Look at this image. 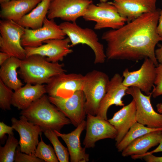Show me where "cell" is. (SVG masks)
<instances>
[{"label": "cell", "mask_w": 162, "mask_h": 162, "mask_svg": "<svg viewBox=\"0 0 162 162\" xmlns=\"http://www.w3.org/2000/svg\"><path fill=\"white\" fill-rule=\"evenodd\" d=\"M160 10L144 14L118 29L104 32L101 38L107 43L106 58L138 61L148 58L157 66L155 47L162 41L157 31Z\"/></svg>", "instance_id": "obj_1"}, {"label": "cell", "mask_w": 162, "mask_h": 162, "mask_svg": "<svg viewBox=\"0 0 162 162\" xmlns=\"http://www.w3.org/2000/svg\"><path fill=\"white\" fill-rule=\"evenodd\" d=\"M20 114L39 126L42 132L49 129L60 132L64 125L71 124L69 119L50 101L49 96L45 94L26 109L22 110Z\"/></svg>", "instance_id": "obj_2"}, {"label": "cell", "mask_w": 162, "mask_h": 162, "mask_svg": "<svg viewBox=\"0 0 162 162\" xmlns=\"http://www.w3.org/2000/svg\"><path fill=\"white\" fill-rule=\"evenodd\" d=\"M66 71L63 64L50 62L45 57L34 55L21 60L18 73L26 83L43 84Z\"/></svg>", "instance_id": "obj_3"}, {"label": "cell", "mask_w": 162, "mask_h": 162, "mask_svg": "<svg viewBox=\"0 0 162 162\" xmlns=\"http://www.w3.org/2000/svg\"><path fill=\"white\" fill-rule=\"evenodd\" d=\"M110 79L102 71L93 70L84 75L82 90L86 98V115L96 116L107 90Z\"/></svg>", "instance_id": "obj_4"}, {"label": "cell", "mask_w": 162, "mask_h": 162, "mask_svg": "<svg viewBox=\"0 0 162 162\" xmlns=\"http://www.w3.org/2000/svg\"><path fill=\"white\" fill-rule=\"evenodd\" d=\"M59 25L69 38L71 47L79 44L86 45L94 52V64L105 62L106 58L103 45L99 41L97 34L93 29L82 28L76 22L65 21Z\"/></svg>", "instance_id": "obj_5"}, {"label": "cell", "mask_w": 162, "mask_h": 162, "mask_svg": "<svg viewBox=\"0 0 162 162\" xmlns=\"http://www.w3.org/2000/svg\"><path fill=\"white\" fill-rule=\"evenodd\" d=\"M82 17L86 21L95 22L94 28L95 30L106 28L118 29L127 22L109 2H100L96 5L91 3Z\"/></svg>", "instance_id": "obj_6"}, {"label": "cell", "mask_w": 162, "mask_h": 162, "mask_svg": "<svg viewBox=\"0 0 162 162\" xmlns=\"http://www.w3.org/2000/svg\"><path fill=\"white\" fill-rule=\"evenodd\" d=\"M25 28L12 20L0 21V50L11 57L21 60L26 57L25 50L21 44V39Z\"/></svg>", "instance_id": "obj_7"}, {"label": "cell", "mask_w": 162, "mask_h": 162, "mask_svg": "<svg viewBox=\"0 0 162 162\" xmlns=\"http://www.w3.org/2000/svg\"><path fill=\"white\" fill-rule=\"evenodd\" d=\"M139 88H128L126 94L131 95L136 105L137 122L151 128H162V114L156 112L151 102L152 93L145 95Z\"/></svg>", "instance_id": "obj_8"}, {"label": "cell", "mask_w": 162, "mask_h": 162, "mask_svg": "<svg viewBox=\"0 0 162 162\" xmlns=\"http://www.w3.org/2000/svg\"><path fill=\"white\" fill-rule=\"evenodd\" d=\"M156 66L149 58L144 59L140 68L136 70L130 71L126 68L123 72V84L129 87H136L147 95L151 94L154 85L156 76Z\"/></svg>", "instance_id": "obj_9"}, {"label": "cell", "mask_w": 162, "mask_h": 162, "mask_svg": "<svg viewBox=\"0 0 162 162\" xmlns=\"http://www.w3.org/2000/svg\"><path fill=\"white\" fill-rule=\"evenodd\" d=\"M92 3V0H52L46 17L49 19L59 18L65 21L76 22Z\"/></svg>", "instance_id": "obj_10"}, {"label": "cell", "mask_w": 162, "mask_h": 162, "mask_svg": "<svg viewBox=\"0 0 162 162\" xmlns=\"http://www.w3.org/2000/svg\"><path fill=\"white\" fill-rule=\"evenodd\" d=\"M49 98L50 101L76 127L85 120L86 115L85 109L86 98L82 90L76 91L68 98L49 96Z\"/></svg>", "instance_id": "obj_11"}, {"label": "cell", "mask_w": 162, "mask_h": 162, "mask_svg": "<svg viewBox=\"0 0 162 162\" xmlns=\"http://www.w3.org/2000/svg\"><path fill=\"white\" fill-rule=\"evenodd\" d=\"M84 75L65 73L52 77L46 86L49 96L66 98L76 91L82 90Z\"/></svg>", "instance_id": "obj_12"}, {"label": "cell", "mask_w": 162, "mask_h": 162, "mask_svg": "<svg viewBox=\"0 0 162 162\" xmlns=\"http://www.w3.org/2000/svg\"><path fill=\"white\" fill-rule=\"evenodd\" d=\"M66 35L54 19H49L46 17L41 27L34 29L25 28L21 44L24 47H38L42 45L46 40L64 39Z\"/></svg>", "instance_id": "obj_13"}, {"label": "cell", "mask_w": 162, "mask_h": 162, "mask_svg": "<svg viewBox=\"0 0 162 162\" xmlns=\"http://www.w3.org/2000/svg\"><path fill=\"white\" fill-rule=\"evenodd\" d=\"M11 121L12 126L19 134V143L21 152L29 154H34L39 143V135L42 132L41 128L22 115L19 119L12 117Z\"/></svg>", "instance_id": "obj_14"}, {"label": "cell", "mask_w": 162, "mask_h": 162, "mask_svg": "<svg viewBox=\"0 0 162 162\" xmlns=\"http://www.w3.org/2000/svg\"><path fill=\"white\" fill-rule=\"evenodd\" d=\"M86 133L83 144L86 148H92L98 141L116 138L117 131L108 121L96 116L87 115Z\"/></svg>", "instance_id": "obj_15"}, {"label": "cell", "mask_w": 162, "mask_h": 162, "mask_svg": "<svg viewBox=\"0 0 162 162\" xmlns=\"http://www.w3.org/2000/svg\"><path fill=\"white\" fill-rule=\"evenodd\" d=\"M70 40L68 37L62 39H55L46 40L45 44L36 47H25L26 57L38 55L47 57L52 62L62 61L64 57L72 53Z\"/></svg>", "instance_id": "obj_16"}, {"label": "cell", "mask_w": 162, "mask_h": 162, "mask_svg": "<svg viewBox=\"0 0 162 162\" xmlns=\"http://www.w3.org/2000/svg\"><path fill=\"white\" fill-rule=\"evenodd\" d=\"M123 80L122 76L118 73L115 74L110 80L106 92L100 103L96 116L107 120V112L111 106L124 105L122 99L129 87L123 84Z\"/></svg>", "instance_id": "obj_17"}, {"label": "cell", "mask_w": 162, "mask_h": 162, "mask_svg": "<svg viewBox=\"0 0 162 162\" xmlns=\"http://www.w3.org/2000/svg\"><path fill=\"white\" fill-rule=\"evenodd\" d=\"M157 0H113L109 2L114 6L127 22L142 14L155 11Z\"/></svg>", "instance_id": "obj_18"}, {"label": "cell", "mask_w": 162, "mask_h": 162, "mask_svg": "<svg viewBox=\"0 0 162 162\" xmlns=\"http://www.w3.org/2000/svg\"><path fill=\"white\" fill-rule=\"evenodd\" d=\"M86 126V121L84 120L74 130L67 134L54 130L66 143L71 162H87L89 160V155L86 152V148L81 146L80 140L81 134Z\"/></svg>", "instance_id": "obj_19"}, {"label": "cell", "mask_w": 162, "mask_h": 162, "mask_svg": "<svg viewBox=\"0 0 162 162\" xmlns=\"http://www.w3.org/2000/svg\"><path fill=\"white\" fill-rule=\"evenodd\" d=\"M136 110L135 102L133 99L129 104L123 106L108 120L117 131V135L115 139L116 146L121 142L131 127L137 122Z\"/></svg>", "instance_id": "obj_20"}, {"label": "cell", "mask_w": 162, "mask_h": 162, "mask_svg": "<svg viewBox=\"0 0 162 162\" xmlns=\"http://www.w3.org/2000/svg\"><path fill=\"white\" fill-rule=\"evenodd\" d=\"M41 1L11 0L0 3V17L2 20H11L17 23Z\"/></svg>", "instance_id": "obj_21"}, {"label": "cell", "mask_w": 162, "mask_h": 162, "mask_svg": "<svg viewBox=\"0 0 162 162\" xmlns=\"http://www.w3.org/2000/svg\"><path fill=\"white\" fill-rule=\"evenodd\" d=\"M46 93V86L44 84L26 83L14 91L12 105L19 110H24L28 108L34 102Z\"/></svg>", "instance_id": "obj_22"}, {"label": "cell", "mask_w": 162, "mask_h": 162, "mask_svg": "<svg viewBox=\"0 0 162 162\" xmlns=\"http://www.w3.org/2000/svg\"><path fill=\"white\" fill-rule=\"evenodd\" d=\"M162 136V131L158 130L145 134L131 142L122 152L123 157L131 158L142 155L151 148L159 144Z\"/></svg>", "instance_id": "obj_23"}, {"label": "cell", "mask_w": 162, "mask_h": 162, "mask_svg": "<svg viewBox=\"0 0 162 162\" xmlns=\"http://www.w3.org/2000/svg\"><path fill=\"white\" fill-rule=\"evenodd\" d=\"M52 0H41L31 11L17 23L26 28L36 29L41 27L46 17Z\"/></svg>", "instance_id": "obj_24"}, {"label": "cell", "mask_w": 162, "mask_h": 162, "mask_svg": "<svg viewBox=\"0 0 162 162\" xmlns=\"http://www.w3.org/2000/svg\"><path fill=\"white\" fill-rule=\"evenodd\" d=\"M21 60L14 57H10L1 66L0 80L7 86L14 91L23 85L17 77V69L19 68Z\"/></svg>", "instance_id": "obj_25"}, {"label": "cell", "mask_w": 162, "mask_h": 162, "mask_svg": "<svg viewBox=\"0 0 162 162\" xmlns=\"http://www.w3.org/2000/svg\"><path fill=\"white\" fill-rule=\"evenodd\" d=\"M158 130L162 131V128H148L136 122L131 127L121 142L116 145L117 149L118 152H122L137 138L147 133Z\"/></svg>", "instance_id": "obj_26"}, {"label": "cell", "mask_w": 162, "mask_h": 162, "mask_svg": "<svg viewBox=\"0 0 162 162\" xmlns=\"http://www.w3.org/2000/svg\"><path fill=\"white\" fill-rule=\"evenodd\" d=\"M45 136L52 144L60 162L69 161V154L68 148L64 146L58 139V137L53 130L47 129L44 132Z\"/></svg>", "instance_id": "obj_27"}, {"label": "cell", "mask_w": 162, "mask_h": 162, "mask_svg": "<svg viewBox=\"0 0 162 162\" xmlns=\"http://www.w3.org/2000/svg\"><path fill=\"white\" fill-rule=\"evenodd\" d=\"M19 142L14 135H9L5 144L0 147V162L14 161L15 155Z\"/></svg>", "instance_id": "obj_28"}, {"label": "cell", "mask_w": 162, "mask_h": 162, "mask_svg": "<svg viewBox=\"0 0 162 162\" xmlns=\"http://www.w3.org/2000/svg\"><path fill=\"white\" fill-rule=\"evenodd\" d=\"M40 135V141L39 142L35 150L34 154L35 156L44 162H58L54 149L50 144L47 145L44 142L41 133Z\"/></svg>", "instance_id": "obj_29"}, {"label": "cell", "mask_w": 162, "mask_h": 162, "mask_svg": "<svg viewBox=\"0 0 162 162\" xmlns=\"http://www.w3.org/2000/svg\"><path fill=\"white\" fill-rule=\"evenodd\" d=\"M0 79V107L4 110H11L14 92Z\"/></svg>", "instance_id": "obj_30"}, {"label": "cell", "mask_w": 162, "mask_h": 162, "mask_svg": "<svg viewBox=\"0 0 162 162\" xmlns=\"http://www.w3.org/2000/svg\"><path fill=\"white\" fill-rule=\"evenodd\" d=\"M156 73L154 85L152 92L154 98L162 95V63L158 64L156 66Z\"/></svg>", "instance_id": "obj_31"}, {"label": "cell", "mask_w": 162, "mask_h": 162, "mask_svg": "<svg viewBox=\"0 0 162 162\" xmlns=\"http://www.w3.org/2000/svg\"><path fill=\"white\" fill-rule=\"evenodd\" d=\"M15 162H44V161L36 157L34 154H27L20 151V146L16 149L15 157Z\"/></svg>", "instance_id": "obj_32"}, {"label": "cell", "mask_w": 162, "mask_h": 162, "mask_svg": "<svg viewBox=\"0 0 162 162\" xmlns=\"http://www.w3.org/2000/svg\"><path fill=\"white\" fill-rule=\"evenodd\" d=\"M14 128L12 126L7 125L3 122H0V138L2 139L6 134L14 135Z\"/></svg>", "instance_id": "obj_33"}, {"label": "cell", "mask_w": 162, "mask_h": 162, "mask_svg": "<svg viewBox=\"0 0 162 162\" xmlns=\"http://www.w3.org/2000/svg\"><path fill=\"white\" fill-rule=\"evenodd\" d=\"M142 158L148 162H162V156L157 157L152 154L144 155Z\"/></svg>", "instance_id": "obj_34"}, {"label": "cell", "mask_w": 162, "mask_h": 162, "mask_svg": "<svg viewBox=\"0 0 162 162\" xmlns=\"http://www.w3.org/2000/svg\"><path fill=\"white\" fill-rule=\"evenodd\" d=\"M162 152V136L161 141L159 144V145L155 149L149 152H147L145 154L141 156L136 157L135 158V159L142 158V157L147 154H153L154 153Z\"/></svg>", "instance_id": "obj_35"}, {"label": "cell", "mask_w": 162, "mask_h": 162, "mask_svg": "<svg viewBox=\"0 0 162 162\" xmlns=\"http://www.w3.org/2000/svg\"><path fill=\"white\" fill-rule=\"evenodd\" d=\"M157 31L158 34L162 37V10L160 11Z\"/></svg>", "instance_id": "obj_36"}, {"label": "cell", "mask_w": 162, "mask_h": 162, "mask_svg": "<svg viewBox=\"0 0 162 162\" xmlns=\"http://www.w3.org/2000/svg\"><path fill=\"white\" fill-rule=\"evenodd\" d=\"M155 55L158 63H162V46L155 50Z\"/></svg>", "instance_id": "obj_37"}, {"label": "cell", "mask_w": 162, "mask_h": 162, "mask_svg": "<svg viewBox=\"0 0 162 162\" xmlns=\"http://www.w3.org/2000/svg\"><path fill=\"white\" fill-rule=\"evenodd\" d=\"M11 56L8 53L1 52H0V65L1 66Z\"/></svg>", "instance_id": "obj_38"}, {"label": "cell", "mask_w": 162, "mask_h": 162, "mask_svg": "<svg viewBox=\"0 0 162 162\" xmlns=\"http://www.w3.org/2000/svg\"><path fill=\"white\" fill-rule=\"evenodd\" d=\"M156 106L158 113L162 114V103L158 104Z\"/></svg>", "instance_id": "obj_39"}, {"label": "cell", "mask_w": 162, "mask_h": 162, "mask_svg": "<svg viewBox=\"0 0 162 162\" xmlns=\"http://www.w3.org/2000/svg\"><path fill=\"white\" fill-rule=\"evenodd\" d=\"M11 0H0V3L4 2L9 1Z\"/></svg>", "instance_id": "obj_40"}, {"label": "cell", "mask_w": 162, "mask_h": 162, "mask_svg": "<svg viewBox=\"0 0 162 162\" xmlns=\"http://www.w3.org/2000/svg\"><path fill=\"white\" fill-rule=\"evenodd\" d=\"M100 2H107V1L108 0H99Z\"/></svg>", "instance_id": "obj_41"}, {"label": "cell", "mask_w": 162, "mask_h": 162, "mask_svg": "<svg viewBox=\"0 0 162 162\" xmlns=\"http://www.w3.org/2000/svg\"><path fill=\"white\" fill-rule=\"evenodd\" d=\"M161 3H162V0H161Z\"/></svg>", "instance_id": "obj_42"}]
</instances>
